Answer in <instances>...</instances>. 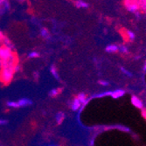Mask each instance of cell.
<instances>
[{"label": "cell", "mask_w": 146, "mask_h": 146, "mask_svg": "<svg viewBox=\"0 0 146 146\" xmlns=\"http://www.w3.org/2000/svg\"><path fill=\"white\" fill-rule=\"evenodd\" d=\"M15 65H5L2 67L0 70V79L2 80V82L5 83H9L13 77V67Z\"/></svg>", "instance_id": "cell-1"}, {"label": "cell", "mask_w": 146, "mask_h": 146, "mask_svg": "<svg viewBox=\"0 0 146 146\" xmlns=\"http://www.w3.org/2000/svg\"><path fill=\"white\" fill-rule=\"evenodd\" d=\"M10 2L6 0H0V15H4L10 11Z\"/></svg>", "instance_id": "cell-2"}, {"label": "cell", "mask_w": 146, "mask_h": 146, "mask_svg": "<svg viewBox=\"0 0 146 146\" xmlns=\"http://www.w3.org/2000/svg\"><path fill=\"white\" fill-rule=\"evenodd\" d=\"M70 108H71V110H72L73 111L76 112V111H78V110H82V104L81 103V102L79 101V99H78L77 97H75V98L72 101V102H71V104H70Z\"/></svg>", "instance_id": "cell-3"}, {"label": "cell", "mask_w": 146, "mask_h": 146, "mask_svg": "<svg viewBox=\"0 0 146 146\" xmlns=\"http://www.w3.org/2000/svg\"><path fill=\"white\" fill-rule=\"evenodd\" d=\"M18 104H19V108H21V107H27V106H30L33 104V101L28 99V98H22V99H19L18 102Z\"/></svg>", "instance_id": "cell-4"}, {"label": "cell", "mask_w": 146, "mask_h": 146, "mask_svg": "<svg viewBox=\"0 0 146 146\" xmlns=\"http://www.w3.org/2000/svg\"><path fill=\"white\" fill-rule=\"evenodd\" d=\"M131 102H132V104H133L135 107H137V108H138V109H143V102L137 97V96H133L131 97Z\"/></svg>", "instance_id": "cell-5"}, {"label": "cell", "mask_w": 146, "mask_h": 146, "mask_svg": "<svg viewBox=\"0 0 146 146\" xmlns=\"http://www.w3.org/2000/svg\"><path fill=\"white\" fill-rule=\"evenodd\" d=\"M126 8L127 10L131 12V13H136L137 9H138V5L136 3H130V2H127L126 3Z\"/></svg>", "instance_id": "cell-6"}, {"label": "cell", "mask_w": 146, "mask_h": 146, "mask_svg": "<svg viewBox=\"0 0 146 146\" xmlns=\"http://www.w3.org/2000/svg\"><path fill=\"white\" fill-rule=\"evenodd\" d=\"M125 94V91L123 89H116L113 92H111V95L110 96L113 97L114 99H117V98H120L122 96H123V95Z\"/></svg>", "instance_id": "cell-7"}, {"label": "cell", "mask_w": 146, "mask_h": 146, "mask_svg": "<svg viewBox=\"0 0 146 146\" xmlns=\"http://www.w3.org/2000/svg\"><path fill=\"white\" fill-rule=\"evenodd\" d=\"M76 97L79 99V101L81 102V103L82 104V108L88 102V100H89V99L87 98V96H86L85 93H80V94H78V96Z\"/></svg>", "instance_id": "cell-8"}, {"label": "cell", "mask_w": 146, "mask_h": 146, "mask_svg": "<svg viewBox=\"0 0 146 146\" xmlns=\"http://www.w3.org/2000/svg\"><path fill=\"white\" fill-rule=\"evenodd\" d=\"M65 116H66V115L62 111H60V112H58L56 114V115H55V120H56V123H57L58 125H60L63 123V121L65 120Z\"/></svg>", "instance_id": "cell-9"}, {"label": "cell", "mask_w": 146, "mask_h": 146, "mask_svg": "<svg viewBox=\"0 0 146 146\" xmlns=\"http://www.w3.org/2000/svg\"><path fill=\"white\" fill-rule=\"evenodd\" d=\"M2 43H3V46H5V47H7V48H9V49H11V51L14 50V46H13V44L11 43V41L10 40V39H9L8 38H6L5 36V38H3Z\"/></svg>", "instance_id": "cell-10"}, {"label": "cell", "mask_w": 146, "mask_h": 146, "mask_svg": "<svg viewBox=\"0 0 146 146\" xmlns=\"http://www.w3.org/2000/svg\"><path fill=\"white\" fill-rule=\"evenodd\" d=\"M105 51L108 52V54H115V52H118V46L116 45H109L106 46Z\"/></svg>", "instance_id": "cell-11"}, {"label": "cell", "mask_w": 146, "mask_h": 146, "mask_svg": "<svg viewBox=\"0 0 146 146\" xmlns=\"http://www.w3.org/2000/svg\"><path fill=\"white\" fill-rule=\"evenodd\" d=\"M50 73L52 74V75L54 76L56 80H60V74H59L58 69H57L55 65H52L50 67Z\"/></svg>", "instance_id": "cell-12"}, {"label": "cell", "mask_w": 146, "mask_h": 146, "mask_svg": "<svg viewBox=\"0 0 146 146\" xmlns=\"http://www.w3.org/2000/svg\"><path fill=\"white\" fill-rule=\"evenodd\" d=\"M40 35H41V37L44 39H46V40H48V39H50V38H51L50 33H49L48 29L46 28V27L41 28V30H40Z\"/></svg>", "instance_id": "cell-13"}, {"label": "cell", "mask_w": 146, "mask_h": 146, "mask_svg": "<svg viewBox=\"0 0 146 146\" xmlns=\"http://www.w3.org/2000/svg\"><path fill=\"white\" fill-rule=\"evenodd\" d=\"M74 5L76 8L79 9H82V8H88V4L85 1H82V0H78V1L74 2Z\"/></svg>", "instance_id": "cell-14"}, {"label": "cell", "mask_w": 146, "mask_h": 146, "mask_svg": "<svg viewBox=\"0 0 146 146\" xmlns=\"http://www.w3.org/2000/svg\"><path fill=\"white\" fill-rule=\"evenodd\" d=\"M60 93V89L55 88L51 89V91L49 92V96L50 97H56L57 96H59Z\"/></svg>", "instance_id": "cell-15"}, {"label": "cell", "mask_w": 146, "mask_h": 146, "mask_svg": "<svg viewBox=\"0 0 146 146\" xmlns=\"http://www.w3.org/2000/svg\"><path fill=\"white\" fill-rule=\"evenodd\" d=\"M6 105L8 106L9 108H19V104L17 102H14V101H8L6 102Z\"/></svg>", "instance_id": "cell-16"}, {"label": "cell", "mask_w": 146, "mask_h": 146, "mask_svg": "<svg viewBox=\"0 0 146 146\" xmlns=\"http://www.w3.org/2000/svg\"><path fill=\"white\" fill-rule=\"evenodd\" d=\"M39 56H40V54H39L38 52H35V51L29 52V54H28V58H30V59H36V58H38Z\"/></svg>", "instance_id": "cell-17"}, {"label": "cell", "mask_w": 146, "mask_h": 146, "mask_svg": "<svg viewBox=\"0 0 146 146\" xmlns=\"http://www.w3.org/2000/svg\"><path fill=\"white\" fill-rule=\"evenodd\" d=\"M118 51L120 52H122V54H128V52H129V49L125 46H118Z\"/></svg>", "instance_id": "cell-18"}, {"label": "cell", "mask_w": 146, "mask_h": 146, "mask_svg": "<svg viewBox=\"0 0 146 146\" xmlns=\"http://www.w3.org/2000/svg\"><path fill=\"white\" fill-rule=\"evenodd\" d=\"M127 35H128V37H129V38L130 39V40L132 41V40H134V39L136 38V35H135V33H132L131 31H127Z\"/></svg>", "instance_id": "cell-19"}, {"label": "cell", "mask_w": 146, "mask_h": 146, "mask_svg": "<svg viewBox=\"0 0 146 146\" xmlns=\"http://www.w3.org/2000/svg\"><path fill=\"white\" fill-rule=\"evenodd\" d=\"M121 71H122V72H123V74H127V75H128L129 77H131V76H132V74H131L130 72H129L128 70H126V69H125L124 68H123V67L121 68Z\"/></svg>", "instance_id": "cell-20"}, {"label": "cell", "mask_w": 146, "mask_h": 146, "mask_svg": "<svg viewBox=\"0 0 146 146\" xmlns=\"http://www.w3.org/2000/svg\"><path fill=\"white\" fill-rule=\"evenodd\" d=\"M98 83H99L100 85H102V86H104V87L109 86V85H110V83H109L107 81H102V80H101V81H99V82H98Z\"/></svg>", "instance_id": "cell-21"}, {"label": "cell", "mask_w": 146, "mask_h": 146, "mask_svg": "<svg viewBox=\"0 0 146 146\" xmlns=\"http://www.w3.org/2000/svg\"><path fill=\"white\" fill-rule=\"evenodd\" d=\"M8 123L7 120H3V119H0V125H5Z\"/></svg>", "instance_id": "cell-22"}, {"label": "cell", "mask_w": 146, "mask_h": 146, "mask_svg": "<svg viewBox=\"0 0 146 146\" xmlns=\"http://www.w3.org/2000/svg\"><path fill=\"white\" fill-rule=\"evenodd\" d=\"M142 115H143V116L146 119V110H143V112H142Z\"/></svg>", "instance_id": "cell-23"}, {"label": "cell", "mask_w": 146, "mask_h": 146, "mask_svg": "<svg viewBox=\"0 0 146 146\" xmlns=\"http://www.w3.org/2000/svg\"><path fill=\"white\" fill-rule=\"evenodd\" d=\"M143 71H144V73H146V62H145V64L143 66Z\"/></svg>", "instance_id": "cell-24"}]
</instances>
